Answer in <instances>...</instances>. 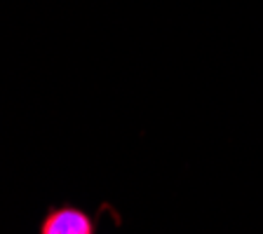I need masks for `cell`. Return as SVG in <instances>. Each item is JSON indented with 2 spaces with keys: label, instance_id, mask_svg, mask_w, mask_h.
<instances>
[{
  "label": "cell",
  "instance_id": "cell-1",
  "mask_svg": "<svg viewBox=\"0 0 263 234\" xmlns=\"http://www.w3.org/2000/svg\"><path fill=\"white\" fill-rule=\"evenodd\" d=\"M43 234H92V223L76 208H61L47 216Z\"/></svg>",
  "mask_w": 263,
  "mask_h": 234
}]
</instances>
